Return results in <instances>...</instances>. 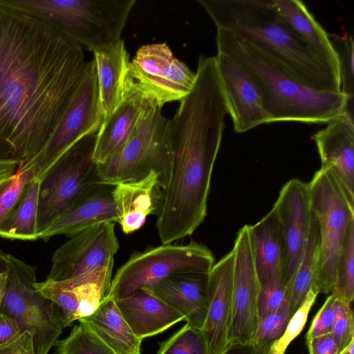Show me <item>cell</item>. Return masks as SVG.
I'll list each match as a JSON object with an SVG mask.
<instances>
[{
  "label": "cell",
  "instance_id": "40",
  "mask_svg": "<svg viewBox=\"0 0 354 354\" xmlns=\"http://www.w3.org/2000/svg\"><path fill=\"white\" fill-rule=\"evenodd\" d=\"M342 53H339L341 66L342 91L353 98V39L346 36Z\"/></svg>",
  "mask_w": 354,
  "mask_h": 354
},
{
  "label": "cell",
  "instance_id": "41",
  "mask_svg": "<svg viewBox=\"0 0 354 354\" xmlns=\"http://www.w3.org/2000/svg\"><path fill=\"white\" fill-rule=\"evenodd\" d=\"M22 333L15 319L0 313V349L15 342Z\"/></svg>",
  "mask_w": 354,
  "mask_h": 354
},
{
  "label": "cell",
  "instance_id": "2",
  "mask_svg": "<svg viewBox=\"0 0 354 354\" xmlns=\"http://www.w3.org/2000/svg\"><path fill=\"white\" fill-rule=\"evenodd\" d=\"M168 120L170 176L162 190L156 229L162 244L192 235L207 216L213 167L228 113L217 75L201 70Z\"/></svg>",
  "mask_w": 354,
  "mask_h": 354
},
{
  "label": "cell",
  "instance_id": "37",
  "mask_svg": "<svg viewBox=\"0 0 354 354\" xmlns=\"http://www.w3.org/2000/svg\"><path fill=\"white\" fill-rule=\"evenodd\" d=\"M330 333L339 353L354 342V321L351 303L339 298L337 316Z\"/></svg>",
  "mask_w": 354,
  "mask_h": 354
},
{
  "label": "cell",
  "instance_id": "4",
  "mask_svg": "<svg viewBox=\"0 0 354 354\" xmlns=\"http://www.w3.org/2000/svg\"><path fill=\"white\" fill-rule=\"evenodd\" d=\"M218 52L236 59L257 84L270 122L327 123L348 110L343 91H325L303 85L277 67L251 44L225 29H217Z\"/></svg>",
  "mask_w": 354,
  "mask_h": 354
},
{
  "label": "cell",
  "instance_id": "32",
  "mask_svg": "<svg viewBox=\"0 0 354 354\" xmlns=\"http://www.w3.org/2000/svg\"><path fill=\"white\" fill-rule=\"evenodd\" d=\"M292 315L286 299L276 312L259 319L251 342L259 354H268L272 345L283 334Z\"/></svg>",
  "mask_w": 354,
  "mask_h": 354
},
{
  "label": "cell",
  "instance_id": "1",
  "mask_svg": "<svg viewBox=\"0 0 354 354\" xmlns=\"http://www.w3.org/2000/svg\"><path fill=\"white\" fill-rule=\"evenodd\" d=\"M87 62L45 21L0 3V160L28 167L51 138Z\"/></svg>",
  "mask_w": 354,
  "mask_h": 354
},
{
  "label": "cell",
  "instance_id": "45",
  "mask_svg": "<svg viewBox=\"0 0 354 354\" xmlns=\"http://www.w3.org/2000/svg\"><path fill=\"white\" fill-rule=\"evenodd\" d=\"M221 354H259L251 343L232 344L226 351Z\"/></svg>",
  "mask_w": 354,
  "mask_h": 354
},
{
  "label": "cell",
  "instance_id": "17",
  "mask_svg": "<svg viewBox=\"0 0 354 354\" xmlns=\"http://www.w3.org/2000/svg\"><path fill=\"white\" fill-rule=\"evenodd\" d=\"M214 57L234 131L244 133L260 124L270 123L261 93L243 66L224 53L218 52Z\"/></svg>",
  "mask_w": 354,
  "mask_h": 354
},
{
  "label": "cell",
  "instance_id": "5",
  "mask_svg": "<svg viewBox=\"0 0 354 354\" xmlns=\"http://www.w3.org/2000/svg\"><path fill=\"white\" fill-rule=\"evenodd\" d=\"M39 18L91 51L121 39L135 0H0Z\"/></svg>",
  "mask_w": 354,
  "mask_h": 354
},
{
  "label": "cell",
  "instance_id": "38",
  "mask_svg": "<svg viewBox=\"0 0 354 354\" xmlns=\"http://www.w3.org/2000/svg\"><path fill=\"white\" fill-rule=\"evenodd\" d=\"M286 299V290L280 273L261 286L258 300L259 319L276 312Z\"/></svg>",
  "mask_w": 354,
  "mask_h": 354
},
{
  "label": "cell",
  "instance_id": "6",
  "mask_svg": "<svg viewBox=\"0 0 354 354\" xmlns=\"http://www.w3.org/2000/svg\"><path fill=\"white\" fill-rule=\"evenodd\" d=\"M3 262L8 279L0 313L15 319L22 333H30L35 354H48L66 327L62 312L35 288L36 266L5 252Z\"/></svg>",
  "mask_w": 354,
  "mask_h": 354
},
{
  "label": "cell",
  "instance_id": "46",
  "mask_svg": "<svg viewBox=\"0 0 354 354\" xmlns=\"http://www.w3.org/2000/svg\"><path fill=\"white\" fill-rule=\"evenodd\" d=\"M8 272L6 269L0 270V308L2 305L6 290Z\"/></svg>",
  "mask_w": 354,
  "mask_h": 354
},
{
  "label": "cell",
  "instance_id": "39",
  "mask_svg": "<svg viewBox=\"0 0 354 354\" xmlns=\"http://www.w3.org/2000/svg\"><path fill=\"white\" fill-rule=\"evenodd\" d=\"M339 300V298L334 294H330L326 298L322 307L313 319L306 335V343L316 337L330 333L337 316Z\"/></svg>",
  "mask_w": 354,
  "mask_h": 354
},
{
  "label": "cell",
  "instance_id": "20",
  "mask_svg": "<svg viewBox=\"0 0 354 354\" xmlns=\"http://www.w3.org/2000/svg\"><path fill=\"white\" fill-rule=\"evenodd\" d=\"M113 187L103 183L93 186L69 209L42 232L38 239L47 241L58 235L72 237L97 224L118 223L120 216L112 194Z\"/></svg>",
  "mask_w": 354,
  "mask_h": 354
},
{
  "label": "cell",
  "instance_id": "3",
  "mask_svg": "<svg viewBox=\"0 0 354 354\" xmlns=\"http://www.w3.org/2000/svg\"><path fill=\"white\" fill-rule=\"evenodd\" d=\"M217 29L251 44L303 85L342 91V80L276 12L271 0H199Z\"/></svg>",
  "mask_w": 354,
  "mask_h": 354
},
{
  "label": "cell",
  "instance_id": "9",
  "mask_svg": "<svg viewBox=\"0 0 354 354\" xmlns=\"http://www.w3.org/2000/svg\"><path fill=\"white\" fill-rule=\"evenodd\" d=\"M214 264L211 250L201 243H162L132 254L116 271L109 296L114 300L122 299L177 273L208 274Z\"/></svg>",
  "mask_w": 354,
  "mask_h": 354
},
{
  "label": "cell",
  "instance_id": "35",
  "mask_svg": "<svg viewBox=\"0 0 354 354\" xmlns=\"http://www.w3.org/2000/svg\"><path fill=\"white\" fill-rule=\"evenodd\" d=\"M318 292H310L302 305L290 317L281 336L272 345L268 354H284L290 344L299 335L307 322L308 314Z\"/></svg>",
  "mask_w": 354,
  "mask_h": 354
},
{
  "label": "cell",
  "instance_id": "44",
  "mask_svg": "<svg viewBox=\"0 0 354 354\" xmlns=\"http://www.w3.org/2000/svg\"><path fill=\"white\" fill-rule=\"evenodd\" d=\"M18 162L14 160H0V184L17 172Z\"/></svg>",
  "mask_w": 354,
  "mask_h": 354
},
{
  "label": "cell",
  "instance_id": "26",
  "mask_svg": "<svg viewBox=\"0 0 354 354\" xmlns=\"http://www.w3.org/2000/svg\"><path fill=\"white\" fill-rule=\"evenodd\" d=\"M256 270L261 286L282 274L285 241L282 225L274 207L259 221L250 225Z\"/></svg>",
  "mask_w": 354,
  "mask_h": 354
},
{
  "label": "cell",
  "instance_id": "19",
  "mask_svg": "<svg viewBox=\"0 0 354 354\" xmlns=\"http://www.w3.org/2000/svg\"><path fill=\"white\" fill-rule=\"evenodd\" d=\"M322 162L338 180L350 202L354 205V123L349 111L327 122L313 135Z\"/></svg>",
  "mask_w": 354,
  "mask_h": 354
},
{
  "label": "cell",
  "instance_id": "7",
  "mask_svg": "<svg viewBox=\"0 0 354 354\" xmlns=\"http://www.w3.org/2000/svg\"><path fill=\"white\" fill-rule=\"evenodd\" d=\"M103 184L140 180L151 171L158 175V185L164 189L171 167V149L168 120L160 108L151 107L126 145L106 162L97 165Z\"/></svg>",
  "mask_w": 354,
  "mask_h": 354
},
{
  "label": "cell",
  "instance_id": "30",
  "mask_svg": "<svg viewBox=\"0 0 354 354\" xmlns=\"http://www.w3.org/2000/svg\"><path fill=\"white\" fill-rule=\"evenodd\" d=\"M320 258L321 238L319 227L317 218L311 209L307 243L294 277L288 297L292 315L302 305L310 292L315 291L318 292L317 283Z\"/></svg>",
  "mask_w": 354,
  "mask_h": 354
},
{
  "label": "cell",
  "instance_id": "36",
  "mask_svg": "<svg viewBox=\"0 0 354 354\" xmlns=\"http://www.w3.org/2000/svg\"><path fill=\"white\" fill-rule=\"evenodd\" d=\"M34 178L32 167L17 171L12 177L0 184V222L17 201L26 184Z\"/></svg>",
  "mask_w": 354,
  "mask_h": 354
},
{
  "label": "cell",
  "instance_id": "29",
  "mask_svg": "<svg viewBox=\"0 0 354 354\" xmlns=\"http://www.w3.org/2000/svg\"><path fill=\"white\" fill-rule=\"evenodd\" d=\"M39 184L34 178L26 184L13 207L0 222V237L21 241L38 239Z\"/></svg>",
  "mask_w": 354,
  "mask_h": 354
},
{
  "label": "cell",
  "instance_id": "14",
  "mask_svg": "<svg viewBox=\"0 0 354 354\" xmlns=\"http://www.w3.org/2000/svg\"><path fill=\"white\" fill-rule=\"evenodd\" d=\"M119 248L114 223L93 225L70 237L54 252L46 280L61 281L80 275L113 259Z\"/></svg>",
  "mask_w": 354,
  "mask_h": 354
},
{
  "label": "cell",
  "instance_id": "22",
  "mask_svg": "<svg viewBox=\"0 0 354 354\" xmlns=\"http://www.w3.org/2000/svg\"><path fill=\"white\" fill-rule=\"evenodd\" d=\"M112 194L120 216L118 223L124 234H131L144 225L149 215L159 211L162 189L158 175L151 171L140 180L118 183Z\"/></svg>",
  "mask_w": 354,
  "mask_h": 354
},
{
  "label": "cell",
  "instance_id": "16",
  "mask_svg": "<svg viewBox=\"0 0 354 354\" xmlns=\"http://www.w3.org/2000/svg\"><path fill=\"white\" fill-rule=\"evenodd\" d=\"M273 207L279 217L285 241L282 279L288 299L309 234L311 206L308 183L290 179L281 188Z\"/></svg>",
  "mask_w": 354,
  "mask_h": 354
},
{
  "label": "cell",
  "instance_id": "47",
  "mask_svg": "<svg viewBox=\"0 0 354 354\" xmlns=\"http://www.w3.org/2000/svg\"><path fill=\"white\" fill-rule=\"evenodd\" d=\"M354 342L351 343L348 348L339 354H354Z\"/></svg>",
  "mask_w": 354,
  "mask_h": 354
},
{
  "label": "cell",
  "instance_id": "43",
  "mask_svg": "<svg viewBox=\"0 0 354 354\" xmlns=\"http://www.w3.org/2000/svg\"><path fill=\"white\" fill-rule=\"evenodd\" d=\"M0 354H35L32 335L24 332L15 342L1 348Z\"/></svg>",
  "mask_w": 354,
  "mask_h": 354
},
{
  "label": "cell",
  "instance_id": "8",
  "mask_svg": "<svg viewBox=\"0 0 354 354\" xmlns=\"http://www.w3.org/2000/svg\"><path fill=\"white\" fill-rule=\"evenodd\" d=\"M96 133L85 136L72 145L39 181L38 238L86 191L102 183L93 160Z\"/></svg>",
  "mask_w": 354,
  "mask_h": 354
},
{
  "label": "cell",
  "instance_id": "11",
  "mask_svg": "<svg viewBox=\"0 0 354 354\" xmlns=\"http://www.w3.org/2000/svg\"><path fill=\"white\" fill-rule=\"evenodd\" d=\"M195 78V73L174 57L166 43L147 44L129 62L125 94L136 93L151 106L162 109L166 103L185 97Z\"/></svg>",
  "mask_w": 354,
  "mask_h": 354
},
{
  "label": "cell",
  "instance_id": "34",
  "mask_svg": "<svg viewBox=\"0 0 354 354\" xmlns=\"http://www.w3.org/2000/svg\"><path fill=\"white\" fill-rule=\"evenodd\" d=\"M156 354H208L201 329L186 324L164 341Z\"/></svg>",
  "mask_w": 354,
  "mask_h": 354
},
{
  "label": "cell",
  "instance_id": "18",
  "mask_svg": "<svg viewBox=\"0 0 354 354\" xmlns=\"http://www.w3.org/2000/svg\"><path fill=\"white\" fill-rule=\"evenodd\" d=\"M233 268L232 250L207 275L208 309L202 331L208 354H221L232 344Z\"/></svg>",
  "mask_w": 354,
  "mask_h": 354
},
{
  "label": "cell",
  "instance_id": "25",
  "mask_svg": "<svg viewBox=\"0 0 354 354\" xmlns=\"http://www.w3.org/2000/svg\"><path fill=\"white\" fill-rule=\"evenodd\" d=\"M271 5L279 17L302 38L310 51L341 78L338 50L304 3L298 0H271Z\"/></svg>",
  "mask_w": 354,
  "mask_h": 354
},
{
  "label": "cell",
  "instance_id": "31",
  "mask_svg": "<svg viewBox=\"0 0 354 354\" xmlns=\"http://www.w3.org/2000/svg\"><path fill=\"white\" fill-rule=\"evenodd\" d=\"M330 294L351 304L354 297V219L351 221L339 251L335 282Z\"/></svg>",
  "mask_w": 354,
  "mask_h": 354
},
{
  "label": "cell",
  "instance_id": "42",
  "mask_svg": "<svg viewBox=\"0 0 354 354\" xmlns=\"http://www.w3.org/2000/svg\"><path fill=\"white\" fill-rule=\"evenodd\" d=\"M306 344L309 354H339L330 333L316 337Z\"/></svg>",
  "mask_w": 354,
  "mask_h": 354
},
{
  "label": "cell",
  "instance_id": "48",
  "mask_svg": "<svg viewBox=\"0 0 354 354\" xmlns=\"http://www.w3.org/2000/svg\"><path fill=\"white\" fill-rule=\"evenodd\" d=\"M3 252L0 249V270L4 269L3 262Z\"/></svg>",
  "mask_w": 354,
  "mask_h": 354
},
{
  "label": "cell",
  "instance_id": "23",
  "mask_svg": "<svg viewBox=\"0 0 354 354\" xmlns=\"http://www.w3.org/2000/svg\"><path fill=\"white\" fill-rule=\"evenodd\" d=\"M115 302L133 333L142 340L161 333L184 319L147 287Z\"/></svg>",
  "mask_w": 354,
  "mask_h": 354
},
{
  "label": "cell",
  "instance_id": "27",
  "mask_svg": "<svg viewBox=\"0 0 354 354\" xmlns=\"http://www.w3.org/2000/svg\"><path fill=\"white\" fill-rule=\"evenodd\" d=\"M93 52L96 64L100 103L106 119L124 100L129 55L122 39Z\"/></svg>",
  "mask_w": 354,
  "mask_h": 354
},
{
  "label": "cell",
  "instance_id": "12",
  "mask_svg": "<svg viewBox=\"0 0 354 354\" xmlns=\"http://www.w3.org/2000/svg\"><path fill=\"white\" fill-rule=\"evenodd\" d=\"M104 120L93 59L87 62L78 88L51 138L28 165L33 169L34 178L40 181L67 149L85 136L97 132Z\"/></svg>",
  "mask_w": 354,
  "mask_h": 354
},
{
  "label": "cell",
  "instance_id": "28",
  "mask_svg": "<svg viewBox=\"0 0 354 354\" xmlns=\"http://www.w3.org/2000/svg\"><path fill=\"white\" fill-rule=\"evenodd\" d=\"M115 354H142V339L131 330L115 300L108 296L89 315L78 320Z\"/></svg>",
  "mask_w": 354,
  "mask_h": 354
},
{
  "label": "cell",
  "instance_id": "21",
  "mask_svg": "<svg viewBox=\"0 0 354 354\" xmlns=\"http://www.w3.org/2000/svg\"><path fill=\"white\" fill-rule=\"evenodd\" d=\"M207 275L198 272L177 273L148 288L180 314L186 324L202 330L208 309Z\"/></svg>",
  "mask_w": 354,
  "mask_h": 354
},
{
  "label": "cell",
  "instance_id": "10",
  "mask_svg": "<svg viewBox=\"0 0 354 354\" xmlns=\"http://www.w3.org/2000/svg\"><path fill=\"white\" fill-rule=\"evenodd\" d=\"M311 209L320 232L321 258L317 288L331 293L335 282L337 257L348 226L354 219V205L333 173L320 168L308 183Z\"/></svg>",
  "mask_w": 354,
  "mask_h": 354
},
{
  "label": "cell",
  "instance_id": "33",
  "mask_svg": "<svg viewBox=\"0 0 354 354\" xmlns=\"http://www.w3.org/2000/svg\"><path fill=\"white\" fill-rule=\"evenodd\" d=\"M55 354H115L85 325L80 323L66 338L57 341Z\"/></svg>",
  "mask_w": 354,
  "mask_h": 354
},
{
  "label": "cell",
  "instance_id": "24",
  "mask_svg": "<svg viewBox=\"0 0 354 354\" xmlns=\"http://www.w3.org/2000/svg\"><path fill=\"white\" fill-rule=\"evenodd\" d=\"M151 106L136 93L128 92L118 109L103 121L96 133L93 160L106 162L127 142Z\"/></svg>",
  "mask_w": 354,
  "mask_h": 354
},
{
  "label": "cell",
  "instance_id": "15",
  "mask_svg": "<svg viewBox=\"0 0 354 354\" xmlns=\"http://www.w3.org/2000/svg\"><path fill=\"white\" fill-rule=\"evenodd\" d=\"M114 259L61 281L35 282V288L62 312L66 326L93 313L109 296Z\"/></svg>",
  "mask_w": 354,
  "mask_h": 354
},
{
  "label": "cell",
  "instance_id": "13",
  "mask_svg": "<svg viewBox=\"0 0 354 354\" xmlns=\"http://www.w3.org/2000/svg\"><path fill=\"white\" fill-rule=\"evenodd\" d=\"M232 344L251 343L259 324L261 285L257 275L250 225L238 232L233 247Z\"/></svg>",
  "mask_w": 354,
  "mask_h": 354
}]
</instances>
